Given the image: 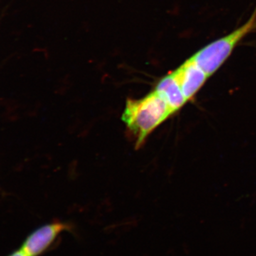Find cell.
I'll use <instances>...</instances> for the list:
<instances>
[{"label": "cell", "instance_id": "5", "mask_svg": "<svg viewBox=\"0 0 256 256\" xmlns=\"http://www.w3.org/2000/svg\"><path fill=\"white\" fill-rule=\"evenodd\" d=\"M154 90L164 98L174 112L180 110L188 101L184 95L174 72L162 78Z\"/></svg>", "mask_w": 256, "mask_h": 256}, {"label": "cell", "instance_id": "4", "mask_svg": "<svg viewBox=\"0 0 256 256\" xmlns=\"http://www.w3.org/2000/svg\"><path fill=\"white\" fill-rule=\"evenodd\" d=\"M173 72L186 100L194 97L208 78L207 74L192 58Z\"/></svg>", "mask_w": 256, "mask_h": 256}, {"label": "cell", "instance_id": "1", "mask_svg": "<svg viewBox=\"0 0 256 256\" xmlns=\"http://www.w3.org/2000/svg\"><path fill=\"white\" fill-rule=\"evenodd\" d=\"M173 114L164 98L154 90L142 98L128 99L122 120L132 133L138 149L148 136Z\"/></svg>", "mask_w": 256, "mask_h": 256}, {"label": "cell", "instance_id": "6", "mask_svg": "<svg viewBox=\"0 0 256 256\" xmlns=\"http://www.w3.org/2000/svg\"><path fill=\"white\" fill-rule=\"evenodd\" d=\"M6 256H26V254H24L22 252V250H21V249L18 248V250H15L12 252H11V254H9V255Z\"/></svg>", "mask_w": 256, "mask_h": 256}, {"label": "cell", "instance_id": "3", "mask_svg": "<svg viewBox=\"0 0 256 256\" xmlns=\"http://www.w3.org/2000/svg\"><path fill=\"white\" fill-rule=\"evenodd\" d=\"M70 228L68 224L63 222L45 224L32 232L20 248L26 256H42L53 245L60 234Z\"/></svg>", "mask_w": 256, "mask_h": 256}, {"label": "cell", "instance_id": "2", "mask_svg": "<svg viewBox=\"0 0 256 256\" xmlns=\"http://www.w3.org/2000/svg\"><path fill=\"white\" fill-rule=\"evenodd\" d=\"M256 30V8L246 22L232 33L212 42L191 58L207 74L213 75L228 60L235 47L248 34Z\"/></svg>", "mask_w": 256, "mask_h": 256}]
</instances>
